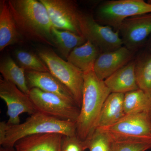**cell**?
Segmentation results:
<instances>
[{
	"label": "cell",
	"instance_id": "obj_2",
	"mask_svg": "<svg viewBox=\"0 0 151 151\" xmlns=\"http://www.w3.org/2000/svg\"><path fill=\"white\" fill-rule=\"evenodd\" d=\"M84 78L82 103L76 124V135L85 141L96 129L103 104L111 92L93 70L84 72Z\"/></svg>",
	"mask_w": 151,
	"mask_h": 151
},
{
	"label": "cell",
	"instance_id": "obj_26",
	"mask_svg": "<svg viewBox=\"0 0 151 151\" xmlns=\"http://www.w3.org/2000/svg\"><path fill=\"white\" fill-rule=\"evenodd\" d=\"M151 148V143L113 142L112 151H146Z\"/></svg>",
	"mask_w": 151,
	"mask_h": 151
},
{
	"label": "cell",
	"instance_id": "obj_14",
	"mask_svg": "<svg viewBox=\"0 0 151 151\" xmlns=\"http://www.w3.org/2000/svg\"><path fill=\"white\" fill-rule=\"evenodd\" d=\"M63 136L48 133L28 136L18 141L14 147L17 151H61Z\"/></svg>",
	"mask_w": 151,
	"mask_h": 151
},
{
	"label": "cell",
	"instance_id": "obj_17",
	"mask_svg": "<svg viewBox=\"0 0 151 151\" xmlns=\"http://www.w3.org/2000/svg\"><path fill=\"white\" fill-rule=\"evenodd\" d=\"M124 94L111 93L108 96L103 104L96 129L111 126L126 116L124 107Z\"/></svg>",
	"mask_w": 151,
	"mask_h": 151
},
{
	"label": "cell",
	"instance_id": "obj_22",
	"mask_svg": "<svg viewBox=\"0 0 151 151\" xmlns=\"http://www.w3.org/2000/svg\"><path fill=\"white\" fill-rule=\"evenodd\" d=\"M126 115L140 112H150L151 96L139 89L126 93L124 100Z\"/></svg>",
	"mask_w": 151,
	"mask_h": 151
},
{
	"label": "cell",
	"instance_id": "obj_9",
	"mask_svg": "<svg viewBox=\"0 0 151 151\" xmlns=\"http://www.w3.org/2000/svg\"><path fill=\"white\" fill-rule=\"evenodd\" d=\"M46 8L52 27L82 36L80 18L82 12L75 1L40 0Z\"/></svg>",
	"mask_w": 151,
	"mask_h": 151
},
{
	"label": "cell",
	"instance_id": "obj_19",
	"mask_svg": "<svg viewBox=\"0 0 151 151\" xmlns=\"http://www.w3.org/2000/svg\"><path fill=\"white\" fill-rule=\"evenodd\" d=\"M0 72L4 79L15 85L22 92L29 95L30 89L27 85L25 70L17 65L10 57H6L1 61Z\"/></svg>",
	"mask_w": 151,
	"mask_h": 151
},
{
	"label": "cell",
	"instance_id": "obj_16",
	"mask_svg": "<svg viewBox=\"0 0 151 151\" xmlns=\"http://www.w3.org/2000/svg\"><path fill=\"white\" fill-rule=\"evenodd\" d=\"M22 35L18 28L7 1L0 2V50L22 41Z\"/></svg>",
	"mask_w": 151,
	"mask_h": 151
},
{
	"label": "cell",
	"instance_id": "obj_29",
	"mask_svg": "<svg viewBox=\"0 0 151 151\" xmlns=\"http://www.w3.org/2000/svg\"><path fill=\"white\" fill-rule=\"evenodd\" d=\"M147 2L151 4V0H149V1H148Z\"/></svg>",
	"mask_w": 151,
	"mask_h": 151
},
{
	"label": "cell",
	"instance_id": "obj_6",
	"mask_svg": "<svg viewBox=\"0 0 151 151\" xmlns=\"http://www.w3.org/2000/svg\"><path fill=\"white\" fill-rule=\"evenodd\" d=\"M150 13L151 4L144 0H112L97 6L95 19L100 24L117 31L126 19Z\"/></svg>",
	"mask_w": 151,
	"mask_h": 151
},
{
	"label": "cell",
	"instance_id": "obj_3",
	"mask_svg": "<svg viewBox=\"0 0 151 151\" xmlns=\"http://www.w3.org/2000/svg\"><path fill=\"white\" fill-rule=\"evenodd\" d=\"M7 124L4 139L0 144L2 147H14L18 141L32 135L48 133L76 135L75 122L59 120L39 112L30 115L24 122L18 125Z\"/></svg>",
	"mask_w": 151,
	"mask_h": 151
},
{
	"label": "cell",
	"instance_id": "obj_27",
	"mask_svg": "<svg viewBox=\"0 0 151 151\" xmlns=\"http://www.w3.org/2000/svg\"><path fill=\"white\" fill-rule=\"evenodd\" d=\"M0 151H17L14 147H1Z\"/></svg>",
	"mask_w": 151,
	"mask_h": 151
},
{
	"label": "cell",
	"instance_id": "obj_1",
	"mask_svg": "<svg viewBox=\"0 0 151 151\" xmlns=\"http://www.w3.org/2000/svg\"><path fill=\"white\" fill-rule=\"evenodd\" d=\"M10 10L23 37L54 46L52 26L47 10L40 1L9 0Z\"/></svg>",
	"mask_w": 151,
	"mask_h": 151
},
{
	"label": "cell",
	"instance_id": "obj_8",
	"mask_svg": "<svg viewBox=\"0 0 151 151\" xmlns=\"http://www.w3.org/2000/svg\"><path fill=\"white\" fill-rule=\"evenodd\" d=\"M80 27L82 36L97 47L101 53L113 51L123 46L119 31L100 24L89 14L82 12Z\"/></svg>",
	"mask_w": 151,
	"mask_h": 151
},
{
	"label": "cell",
	"instance_id": "obj_24",
	"mask_svg": "<svg viewBox=\"0 0 151 151\" xmlns=\"http://www.w3.org/2000/svg\"><path fill=\"white\" fill-rule=\"evenodd\" d=\"M85 141L89 151H112L113 141L106 132L100 129H95Z\"/></svg>",
	"mask_w": 151,
	"mask_h": 151
},
{
	"label": "cell",
	"instance_id": "obj_12",
	"mask_svg": "<svg viewBox=\"0 0 151 151\" xmlns=\"http://www.w3.org/2000/svg\"><path fill=\"white\" fill-rule=\"evenodd\" d=\"M134 53L124 46L113 51L101 53L94 64V73L99 79L104 81L132 61Z\"/></svg>",
	"mask_w": 151,
	"mask_h": 151
},
{
	"label": "cell",
	"instance_id": "obj_18",
	"mask_svg": "<svg viewBox=\"0 0 151 151\" xmlns=\"http://www.w3.org/2000/svg\"><path fill=\"white\" fill-rule=\"evenodd\" d=\"M101 52L89 41L76 47L67 58L68 62L83 72L93 70L95 63Z\"/></svg>",
	"mask_w": 151,
	"mask_h": 151
},
{
	"label": "cell",
	"instance_id": "obj_20",
	"mask_svg": "<svg viewBox=\"0 0 151 151\" xmlns=\"http://www.w3.org/2000/svg\"><path fill=\"white\" fill-rule=\"evenodd\" d=\"M52 36L54 46L66 59L74 49L84 44L86 41L85 38L82 36L53 27L52 29Z\"/></svg>",
	"mask_w": 151,
	"mask_h": 151
},
{
	"label": "cell",
	"instance_id": "obj_7",
	"mask_svg": "<svg viewBox=\"0 0 151 151\" xmlns=\"http://www.w3.org/2000/svg\"><path fill=\"white\" fill-rule=\"evenodd\" d=\"M29 96L38 112L62 121L76 122L78 119L80 108L56 94L33 88Z\"/></svg>",
	"mask_w": 151,
	"mask_h": 151
},
{
	"label": "cell",
	"instance_id": "obj_15",
	"mask_svg": "<svg viewBox=\"0 0 151 151\" xmlns=\"http://www.w3.org/2000/svg\"><path fill=\"white\" fill-rule=\"evenodd\" d=\"M111 93L125 94L139 89L135 73L134 60L104 80Z\"/></svg>",
	"mask_w": 151,
	"mask_h": 151
},
{
	"label": "cell",
	"instance_id": "obj_23",
	"mask_svg": "<svg viewBox=\"0 0 151 151\" xmlns=\"http://www.w3.org/2000/svg\"><path fill=\"white\" fill-rule=\"evenodd\" d=\"M15 56L19 65L25 70L37 72H49L45 63L39 56L30 52L17 50Z\"/></svg>",
	"mask_w": 151,
	"mask_h": 151
},
{
	"label": "cell",
	"instance_id": "obj_28",
	"mask_svg": "<svg viewBox=\"0 0 151 151\" xmlns=\"http://www.w3.org/2000/svg\"><path fill=\"white\" fill-rule=\"evenodd\" d=\"M148 50L149 52L151 53V41L149 43L148 46Z\"/></svg>",
	"mask_w": 151,
	"mask_h": 151
},
{
	"label": "cell",
	"instance_id": "obj_13",
	"mask_svg": "<svg viewBox=\"0 0 151 151\" xmlns=\"http://www.w3.org/2000/svg\"><path fill=\"white\" fill-rule=\"evenodd\" d=\"M25 75L29 89L36 88L44 92L56 94L65 101L78 106L70 90L50 72L26 70Z\"/></svg>",
	"mask_w": 151,
	"mask_h": 151
},
{
	"label": "cell",
	"instance_id": "obj_4",
	"mask_svg": "<svg viewBox=\"0 0 151 151\" xmlns=\"http://www.w3.org/2000/svg\"><path fill=\"white\" fill-rule=\"evenodd\" d=\"M150 113L128 114L113 125L98 129L106 132L113 142L151 143Z\"/></svg>",
	"mask_w": 151,
	"mask_h": 151
},
{
	"label": "cell",
	"instance_id": "obj_5",
	"mask_svg": "<svg viewBox=\"0 0 151 151\" xmlns=\"http://www.w3.org/2000/svg\"><path fill=\"white\" fill-rule=\"evenodd\" d=\"M38 54L47 66L49 72L70 90L80 108L84 87V72L63 59L50 49H41Z\"/></svg>",
	"mask_w": 151,
	"mask_h": 151
},
{
	"label": "cell",
	"instance_id": "obj_10",
	"mask_svg": "<svg viewBox=\"0 0 151 151\" xmlns=\"http://www.w3.org/2000/svg\"><path fill=\"white\" fill-rule=\"evenodd\" d=\"M0 97L6 105L7 124L15 126L20 124V116L28 113L30 116L38 112L29 95L4 78L0 79Z\"/></svg>",
	"mask_w": 151,
	"mask_h": 151
},
{
	"label": "cell",
	"instance_id": "obj_21",
	"mask_svg": "<svg viewBox=\"0 0 151 151\" xmlns=\"http://www.w3.org/2000/svg\"><path fill=\"white\" fill-rule=\"evenodd\" d=\"M135 61V73L139 89L151 96V53L144 52Z\"/></svg>",
	"mask_w": 151,
	"mask_h": 151
},
{
	"label": "cell",
	"instance_id": "obj_30",
	"mask_svg": "<svg viewBox=\"0 0 151 151\" xmlns=\"http://www.w3.org/2000/svg\"><path fill=\"white\" fill-rule=\"evenodd\" d=\"M150 118L151 119V111H150Z\"/></svg>",
	"mask_w": 151,
	"mask_h": 151
},
{
	"label": "cell",
	"instance_id": "obj_25",
	"mask_svg": "<svg viewBox=\"0 0 151 151\" xmlns=\"http://www.w3.org/2000/svg\"><path fill=\"white\" fill-rule=\"evenodd\" d=\"M86 149V141L82 140L77 135L63 136L61 151H85Z\"/></svg>",
	"mask_w": 151,
	"mask_h": 151
},
{
	"label": "cell",
	"instance_id": "obj_11",
	"mask_svg": "<svg viewBox=\"0 0 151 151\" xmlns=\"http://www.w3.org/2000/svg\"><path fill=\"white\" fill-rule=\"evenodd\" d=\"M123 46L137 51L151 35V13L126 19L119 29Z\"/></svg>",
	"mask_w": 151,
	"mask_h": 151
}]
</instances>
